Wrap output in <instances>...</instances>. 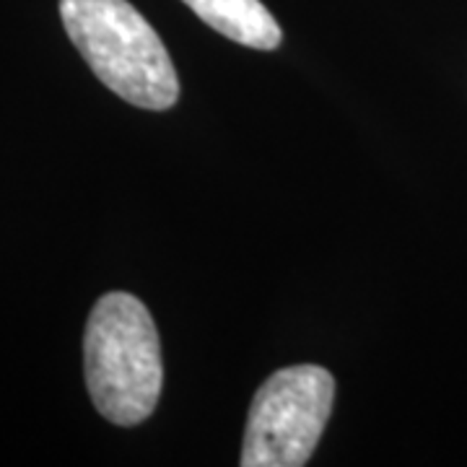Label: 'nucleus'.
Returning a JSON list of instances; mask_svg holds the SVG:
<instances>
[{"label":"nucleus","mask_w":467,"mask_h":467,"mask_svg":"<svg viewBox=\"0 0 467 467\" xmlns=\"http://www.w3.org/2000/svg\"><path fill=\"white\" fill-rule=\"evenodd\" d=\"M86 384L101 416L138 426L153 413L161 384V343L146 304L130 294H107L91 309L84 337Z\"/></svg>","instance_id":"1"},{"label":"nucleus","mask_w":467,"mask_h":467,"mask_svg":"<svg viewBox=\"0 0 467 467\" xmlns=\"http://www.w3.org/2000/svg\"><path fill=\"white\" fill-rule=\"evenodd\" d=\"M70 42L101 84L140 109H169L180 81L161 36L128 0H60Z\"/></svg>","instance_id":"2"},{"label":"nucleus","mask_w":467,"mask_h":467,"mask_svg":"<svg viewBox=\"0 0 467 467\" xmlns=\"http://www.w3.org/2000/svg\"><path fill=\"white\" fill-rule=\"evenodd\" d=\"M327 368L301 364L270 374L250 405L242 465L301 467L309 462L333 410Z\"/></svg>","instance_id":"3"},{"label":"nucleus","mask_w":467,"mask_h":467,"mask_svg":"<svg viewBox=\"0 0 467 467\" xmlns=\"http://www.w3.org/2000/svg\"><path fill=\"white\" fill-rule=\"evenodd\" d=\"M184 5L236 45L275 50L284 39L278 21L260 0H182Z\"/></svg>","instance_id":"4"}]
</instances>
